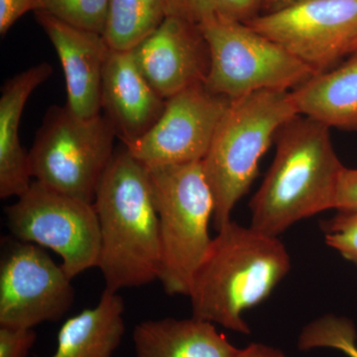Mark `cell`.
Wrapping results in <instances>:
<instances>
[{"label": "cell", "instance_id": "cell-1", "mask_svg": "<svg viewBox=\"0 0 357 357\" xmlns=\"http://www.w3.org/2000/svg\"><path fill=\"white\" fill-rule=\"evenodd\" d=\"M93 206L100 231L98 267L105 289L117 293L158 280L161 243L151 180L147 167L126 147L115 151Z\"/></svg>", "mask_w": 357, "mask_h": 357}, {"label": "cell", "instance_id": "cell-2", "mask_svg": "<svg viewBox=\"0 0 357 357\" xmlns=\"http://www.w3.org/2000/svg\"><path fill=\"white\" fill-rule=\"evenodd\" d=\"M290 269V255L278 237L229 220L192 278V317L249 335L243 312L266 300Z\"/></svg>", "mask_w": 357, "mask_h": 357}, {"label": "cell", "instance_id": "cell-3", "mask_svg": "<svg viewBox=\"0 0 357 357\" xmlns=\"http://www.w3.org/2000/svg\"><path fill=\"white\" fill-rule=\"evenodd\" d=\"M330 129L302 114L279 129L273 163L249 204L250 227L278 237L296 222L335 208L345 167Z\"/></svg>", "mask_w": 357, "mask_h": 357}, {"label": "cell", "instance_id": "cell-4", "mask_svg": "<svg viewBox=\"0 0 357 357\" xmlns=\"http://www.w3.org/2000/svg\"><path fill=\"white\" fill-rule=\"evenodd\" d=\"M298 114L290 91L263 89L230 100L202 160L215 199V229L231 220L279 129Z\"/></svg>", "mask_w": 357, "mask_h": 357}, {"label": "cell", "instance_id": "cell-5", "mask_svg": "<svg viewBox=\"0 0 357 357\" xmlns=\"http://www.w3.org/2000/svg\"><path fill=\"white\" fill-rule=\"evenodd\" d=\"M158 213L161 267L167 295L189 296L192 278L213 238L215 199L202 161L147 168Z\"/></svg>", "mask_w": 357, "mask_h": 357}, {"label": "cell", "instance_id": "cell-6", "mask_svg": "<svg viewBox=\"0 0 357 357\" xmlns=\"http://www.w3.org/2000/svg\"><path fill=\"white\" fill-rule=\"evenodd\" d=\"M115 137L105 115L84 119L66 105L52 107L28 153L31 176L49 189L93 204L114 156Z\"/></svg>", "mask_w": 357, "mask_h": 357}, {"label": "cell", "instance_id": "cell-7", "mask_svg": "<svg viewBox=\"0 0 357 357\" xmlns=\"http://www.w3.org/2000/svg\"><path fill=\"white\" fill-rule=\"evenodd\" d=\"M208 42L211 68L206 86L229 100L263 89L290 91L314 70L241 21L213 17L199 24Z\"/></svg>", "mask_w": 357, "mask_h": 357}, {"label": "cell", "instance_id": "cell-8", "mask_svg": "<svg viewBox=\"0 0 357 357\" xmlns=\"http://www.w3.org/2000/svg\"><path fill=\"white\" fill-rule=\"evenodd\" d=\"M6 208L7 227L18 241L51 249L70 279L98 267L100 231L93 204L35 181Z\"/></svg>", "mask_w": 357, "mask_h": 357}, {"label": "cell", "instance_id": "cell-9", "mask_svg": "<svg viewBox=\"0 0 357 357\" xmlns=\"http://www.w3.org/2000/svg\"><path fill=\"white\" fill-rule=\"evenodd\" d=\"M246 24L318 75L351 53L357 40V0H302L259 14Z\"/></svg>", "mask_w": 357, "mask_h": 357}, {"label": "cell", "instance_id": "cell-10", "mask_svg": "<svg viewBox=\"0 0 357 357\" xmlns=\"http://www.w3.org/2000/svg\"><path fill=\"white\" fill-rule=\"evenodd\" d=\"M70 281L41 246L11 243L0 263V326L33 328L58 321L74 304Z\"/></svg>", "mask_w": 357, "mask_h": 357}, {"label": "cell", "instance_id": "cell-11", "mask_svg": "<svg viewBox=\"0 0 357 357\" xmlns=\"http://www.w3.org/2000/svg\"><path fill=\"white\" fill-rule=\"evenodd\" d=\"M229 102L204 84L185 89L166 100L144 135L123 146L147 168L202 161Z\"/></svg>", "mask_w": 357, "mask_h": 357}, {"label": "cell", "instance_id": "cell-12", "mask_svg": "<svg viewBox=\"0 0 357 357\" xmlns=\"http://www.w3.org/2000/svg\"><path fill=\"white\" fill-rule=\"evenodd\" d=\"M131 51L143 76L165 100L197 84H206L210 48L198 24L167 16Z\"/></svg>", "mask_w": 357, "mask_h": 357}, {"label": "cell", "instance_id": "cell-13", "mask_svg": "<svg viewBox=\"0 0 357 357\" xmlns=\"http://www.w3.org/2000/svg\"><path fill=\"white\" fill-rule=\"evenodd\" d=\"M34 13L62 64L67 89L66 107L84 119L100 114L103 69L110 50L105 37L43 11Z\"/></svg>", "mask_w": 357, "mask_h": 357}, {"label": "cell", "instance_id": "cell-14", "mask_svg": "<svg viewBox=\"0 0 357 357\" xmlns=\"http://www.w3.org/2000/svg\"><path fill=\"white\" fill-rule=\"evenodd\" d=\"M102 105L117 137L128 144L156 123L166 100L143 76L132 51L110 49L103 69Z\"/></svg>", "mask_w": 357, "mask_h": 357}, {"label": "cell", "instance_id": "cell-15", "mask_svg": "<svg viewBox=\"0 0 357 357\" xmlns=\"http://www.w3.org/2000/svg\"><path fill=\"white\" fill-rule=\"evenodd\" d=\"M53 74L48 63H40L9 79L0 96V198L20 197L31 185L29 155L23 149L20 126L28 98Z\"/></svg>", "mask_w": 357, "mask_h": 357}, {"label": "cell", "instance_id": "cell-16", "mask_svg": "<svg viewBox=\"0 0 357 357\" xmlns=\"http://www.w3.org/2000/svg\"><path fill=\"white\" fill-rule=\"evenodd\" d=\"M133 342L136 357H236L241 351L215 324L194 317L142 321L134 328Z\"/></svg>", "mask_w": 357, "mask_h": 357}, {"label": "cell", "instance_id": "cell-17", "mask_svg": "<svg viewBox=\"0 0 357 357\" xmlns=\"http://www.w3.org/2000/svg\"><path fill=\"white\" fill-rule=\"evenodd\" d=\"M344 64L290 91L298 114L328 128L357 131V49Z\"/></svg>", "mask_w": 357, "mask_h": 357}, {"label": "cell", "instance_id": "cell-18", "mask_svg": "<svg viewBox=\"0 0 357 357\" xmlns=\"http://www.w3.org/2000/svg\"><path fill=\"white\" fill-rule=\"evenodd\" d=\"M124 311L121 296L105 289L96 307L62 326L51 357H112L126 333Z\"/></svg>", "mask_w": 357, "mask_h": 357}, {"label": "cell", "instance_id": "cell-19", "mask_svg": "<svg viewBox=\"0 0 357 357\" xmlns=\"http://www.w3.org/2000/svg\"><path fill=\"white\" fill-rule=\"evenodd\" d=\"M167 16L165 0H109L103 37L112 50L131 51Z\"/></svg>", "mask_w": 357, "mask_h": 357}, {"label": "cell", "instance_id": "cell-20", "mask_svg": "<svg viewBox=\"0 0 357 357\" xmlns=\"http://www.w3.org/2000/svg\"><path fill=\"white\" fill-rule=\"evenodd\" d=\"M167 15L195 24L213 17L246 23L259 15L261 0H165Z\"/></svg>", "mask_w": 357, "mask_h": 357}, {"label": "cell", "instance_id": "cell-21", "mask_svg": "<svg viewBox=\"0 0 357 357\" xmlns=\"http://www.w3.org/2000/svg\"><path fill=\"white\" fill-rule=\"evenodd\" d=\"M300 351L333 349L357 357V333L354 323L344 317L326 314L307 324L298 338Z\"/></svg>", "mask_w": 357, "mask_h": 357}, {"label": "cell", "instance_id": "cell-22", "mask_svg": "<svg viewBox=\"0 0 357 357\" xmlns=\"http://www.w3.org/2000/svg\"><path fill=\"white\" fill-rule=\"evenodd\" d=\"M109 4V0H39L35 11H43L70 25L103 35Z\"/></svg>", "mask_w": 357, "mask_h": 357}, {"label": "cell", "instance_id": "cell-23", "mask_svg": "<svg viewBox=\"0 0 357 357\" xmlns=\"http://www.w3.org/2000/svg\"><path fill=\"white\" fill-rule=\"evenodd\" d=\"M325 241L345 259L357 265V211H337L321 222Z\"/></svg>", "mask_w": 357, "mask_h": 357}, {"label": "cell", "instance_id": "cell-24", "mask_svg": "<svg viewBox=\"0 0 357 357\" xmlns=\"http://www.w3.org/2000/svg\"><path fill=\"white\" fill-rule=\"evenodd\" d=\"M36 337L33 328L0 326V357H27Z\"/></svg>", "mask_w": 357, "mask_h": 357}, {"label": "cell", "instance_id": "cell-25", "mask_svg": "<svg viewBox=\"0 0 357 357\" xmlns=\"http://www.w3.org/2000/svg\"><path fill=\"white\" fill-rule=\"evenodd\" d=\"M39 0H0V35L6 36L10 28L28 11H35Z\"/></svg>", "mask_w": 357, "mask_h": 357}, {"label": "cell", "instance_id": "cell-26", "mask_svg": "<svg viewBox=\"0 0 357 357\" xmlns=\"http://www.w3.org/2000/svg\"><path fill=\"white\" fill-rule=\"evenodd\" d=\"M335 210L357 211V170L344 168L338 183Z\"/></svg>", "mask_w": 357, "mask_h": 357}, {"label": "cell", "instance_id": "cell-27", "mask_svg": "<svg viewBox=\"0 0 357 357\" xmlns=\"http://www.w3.org/2000/svg\"><path fill=\"white\" fill-rule=\"evenodd\" d=\"M236 357H287L279 349L262 344H251L241 349Z\"/></svg>", "mask_w": 357, "mask_h": 357}, {"label": "cell", "instance_id": "cell-28", "mask_svg": "<svg viewBox=\"0 0 357 357\" xmlns=\"http://www.w3.org/2000/svg\"><path fill=\"white\" fill-rule=\"evenodd\" d=\"M302 0H261L262 8H268L270 11L278 10Z\"/></svg>", "mask_w": 357, "mask_h": 357}, {"label": "cell", "instance_id": "cell-29", "mask_svg": "<svg viewBox=\"0 0 357 357\" xmlns=\"http://www.w3.org/2000/svg\"><path fill=\"white\" fill-rule=\"evenodd\" d=\"M356 49H357V40L356 41V43H354V48H352V52L356 51ZM352 52H351V53H352Z\"/></svg>", "mask_w": 357, "mask_h": 357}]
</instances>
